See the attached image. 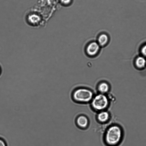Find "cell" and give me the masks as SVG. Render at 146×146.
Wrapping results in <instances>:
<instances>
[{"label":"cell","instance_id":"1","mask_svg":"<svg viewBox=\"0 0 146 146\" xmlns=\"http://www.w3.org/2000/svg\"><path fill=\"white\" fill-rule=\"evenodd\" d=\"M124 132L121 126L117 124L109 125L104 132L103 140L107 146H118L123 138Z\"/></svg>","mask_w":146,"mask_h":146},{"label":"cell","instance_id":"2","mask_svg":"<svg viewBox=\"0 0 146 146\" xmlns=\"http://www.w3.org/2000/svg\"><path fill=\"white\" fill-rule=\"evenodd\" d=\"M72 97L75 102L82 104H87L91 101L93 94L90 89L85 87H80L73 91Z\"/></svg>","mask_w":146,"mask_h":146},{"label":"cell","instance_id":"3","mask_svg":"<svg viewBox=\"0 0 146 146\" xmlns=\"http://www.w3.org/2000/svg\"><path fill=\"white\" fill-rule=\"evenodd\" d=\"M91 102L92 108L95 110L100 111L106 109L109 104L107 97L104 94L101 93L95 96Z\"/></svg>","mask_w":146,"mask_h":146},{"label":"cell","instance_id":"4","mask_svg":"<svg viewBox=\"0 0 146 146\" xmlns=\"http://www.w3.org/2000/svg\"><path fill=\"white\" fill-rule=\"evenodd\" d=\"M76 123L79 128L85 129L88 127L89 121L87 117L84 114L79 115L76 119Z\"/></svg>","mask_w":146,"mask_h":146},{"label":"cell","instance_id":"5","mask_svg":"<svg viewBox=\"0 0 146 146\" xmlns=\"http://www.w3.org/2000/svg\"><path fill=\"white\" fill-rule=\"evenodd\" d=\"M100 46L98 42H93L90 43L86 48V51L87 54L91 56H95L98 52Z\"/></svg>","mask_w":146,"mask_h":146},{"label":"cell","instance_id":"6","mask_svg":"<svg viewBox=\"0 0 146 146\" xmlns=\"http://www.w3.org/2000/svg\"><path fill=\"white\" fill-rule=\"evenodd\" d=\"M110 118L109 113L107 111H100L97 115V120L101 124L106 123L109 121Z\"/></svg>","mask_w":146,"mask_h":146},{"label":"cell","instance_id":"7","mask_svg":"<svg viewBox=\"0 0 146 146\" xmlns=\"http://www.w3.org/2000/svg\"><path fill=\"white\" fill-rule=\"evenodd\" d=\"M135 64L136 66L139 68H144L146 65V58L143 56L138 57L136 59Z\"/></svg>","mask_w":146,"mask_h":146},{"label":"cell","instance_id":"8","mask_svg":"<svg viewBox=\"0 0 146 146\" xmlns=\"http://www.w3.org/2000/svg\"><path fill=\"white\" fill-rule=\"evenodd\" d=\"M108 40V36L105 34H102L99 36L98 42L100 46H104L107 44Z\"/></svg>","mask_w":146,"mask_h":146},{"label":"cell","instance_id":"9","mask_svg":"<svg viewBox=\"0 0 146 146\" xmlns=\"http://www.w3.org/2000/svg\"><path fill=\"white\" fill-rule=\"evenodd\" d=\"M98 89L100 93L104 94L108 91L109 87L107 83L102 82L99 84Z\"/></svg>","mask_w":146,"mask_h":146},{"label":"cell","instance_id":"10","mask_svg":"<svg viewBox=\"0 0 146 146\" xmlns=\"http://www.w3.org/2000/svg\"><path fill=\"white\" fill-rule=\"evenodd\" d=\"M29 21L33 24H37L40 21V18L38 15L33 14L29 15L28 18Z\"/></svg>","mask_w":146,"mask_h":146},{"label":"cell","instance_id":"11","mask_svg":"<svg viewBox=\"0 0 146 146\" xmlns=\"http://www.w3.org/2000/svg\"><path fill=\"white\" fill-rule=\"evenodd\" d=\"M141 52L143 56L146 58V44L143 46L141 48Z\"/></svg>","mask_w":146,"mask_h":146},{"label":"cell","instance_id":"12","mask_svg":"<svg viewBox=\"0 0 146 146\" xmlns=\"http://www.w3.org/2000/svg\"><path fill=\"white\" fill-rule=\"evenodd\" d=\"M0 146H7L5 141L1 138H0Z\"/></svg>","mask_w":146,"mask_h":146},{"label":"cell","instance_id":"13","mask_svg":"<svg viewBox=\"0 0 146 146\" xmlns=\"http://www.w3.org/2000/svg\"><path fill=\"white\" fill-rule=\"evenodd\" d=\"M61 2L64 4H68L70 2L71 0H60Z\"/></svg>","mask_w":146,"mask_h":146},{"label":"cell","instance_id":"14","mask_svg":"<svg viewBox=\"0 0 146 146\" xmlns=\"http://www.w3.org/2000/svg\"><path fill=\"white\" fill-rule=\"evenodd\" d=\"M1 68L0 67V75L1 74Z\"/></svg>","mask_w":146,"mask_h":146}]
</instances>
